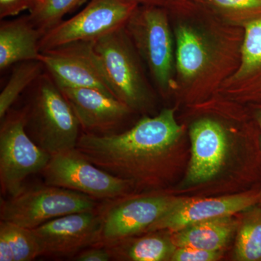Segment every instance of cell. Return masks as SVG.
<instances>
[{
  "label": "cell",
  "instance_id": "cell-1",
  "mask_svg": "<svg viewBox=\"0 0 261 261\" xmlns=\"http://www.w3.org/2000/svg\"><path fill=\"white\" fill-rule=\"evenodd\" d=\"M25 113V130L51 155L74 149L81 125L73 108L53 79L42 76Z\"/></svg>",
  "mask_w": 261,
  "mask_h": 261
},
{
  "label": "cell",
  "instance_id": "cell-2",
  "mask_svg": "<svg viewBox=\"0 0 261 261\" xmlns=\"http://www.w3.org/2000/svg\"><path fill=\"white\" fill-rule=\"evenodd\" d=\"M95 199L62 187L44 186L24 189L2 201L0 218L23 227L34 228L65 215L97 211Z\"/></svg>",
  "mask_w": 261,
  "mask_h": 261
},
{
  "label": "cell",
  "instance_id": "cell-3",
  "mask_svg": "<svg viewBox=\"0 0 261 261\" xmlns=\"http://www.w3.org/2000/svg\"><path fill=\"white\" fill-rule=\"evenodd\" d=\"M135 0H91L84 9L43 34L39 49L47 50L79 42H94L124 27L137 10Z\"/></svg>",
  "mask_w": 261,
  "mask_h": 261
},
{
  "label": "cell",
  "instance_id": "cell-4",
  "mask_svg": "<svg viewBox=\"0 0 261 261\" xmlns=\"http://www.w3.org/2000/svg\"><path fill=\"white\" fill-rule=\"evenodd\" d=\"M50 158L29 137L24 111L5 116L0 128V182L5 195L23 191L27 178L42 172Z\"/></svg>",
  "mask_w": 261,
  "mask_h": 261
},
{
  "label": "cell",
  "instance_id": "cell-5",
  "mask_svg": "<svg viewBox=\"0 0 261 261\" xmlns=\"http://www.w3.org/2000/svg\"><path fill=\"white\" fill-rule=\"evenodd\" d=\"M45 185L80 192L95 200H112L126 196L130 182L104 171L76 149L51 155L42 171Z\"/></svg>",
  "mask_w": 261,
  "mask_h": 261
},
{
  "label": "cell",
  "instance_id": "cell-6",
  "mask_svg": "<svg viewBox=\"0 0 261 261\" xmlns=\"http://www.w3.org/2000/svg\"><path fill=\"white\" fill-rule=\"evenodd\" d=\"M38 61L59 87L94 88L116 97L94 50V42L70 43L41 51Z\"/></svg>",
  "mask_w": 261,
  "mask_h": 261
},
{
  "label": "cell",
  "instance_id": "cell-7",
  "mask_svg": "<svg viewBox=\"0 0 261 261\" xmlns=\"http://www.w3.org/2000/svg\"><path fill=\"white\" fill-rule=\"evenodd\" d=\"M123 28L94 41V48L113 93L130 108H140L147 90Z\"/></svg>",
  "mask_w": 261,
  "mask_h": 261
},
{
  "label": "cell",
  "instance_id": "cell-8",
  "mask_svg": "<svg viewBox=\"0 0 261 261\" xmlns=\"http://www.w3.org/2000/svg\"><path fill=\"white\" fill-rule=\"evenodd\" d=\"M176 198L154 195L129 197L125 196L99 207L102 218L101 243H113L135 236L149 227L167 212Z\"/></svg>",
  "mask_w": 261,
  "mask_h": 261
},
{
  "label": "cell",
  "instance_id": "cell-9",
  "mask_svg": "<svg viewBox=\"0 0 261 261\" xmlns=\"http://www.w3.org/2000/svg\"><path fill=\"white\" fill-rule=\"evenodd\" d=\"M32 230L41 255L73 258L82 250L101 243L102 218L98 209L84 211L51 220Z\"/></svg>",
  "mask_w": 261,
  "mask_h": 261
},
{
  "label": "cell",
  "instance_id": "cell-10",
  "mask_svg": "<svg viewBox=\"0 0 261 261\" xmlns=\"http://www.w3.org/2000/svg\"><path fill=\"white\" fill-rule=\"evenodd\" d=\"M128 30L145 57L154 80L163 89L171 82L173 40L164 12L154 7L135 10L128 23Z\"/></svg>",
  "mask_w": 261,
  "mask_h": 261
},
{
  "label": "cell",
  "instance_id": "cell-11",
  "mask_svg": "<svg viewBox=\"0 0 261 261\" xmlns=\"http://www.w3.org/2000/svg\"><path fill=\"white\" fill-rule=\"evenodd\" d=\"M259 202V192L214 198H176L148 231L168 230L175 233L196 223L244 212Z\"/></svg>",
  "mask_w": 261,
  "mask_h": 261
},
{
  "label": "cell",
  "instance_id": "cell-12",
  "mask_svg": "<svg viewBox=\"0 0 261 261\" xmlns=\"http://www.w3.org/2000/svg\"><path fill=\"white\" fill-rule=\"evenodd\" d=\"M86 133L104 135L128 114L130 108L116 97L94 88L60 87Z\"/></svg>",
  "mask_w": 261,
  "mask_h": 261
},
{
  "label": "cell",
  "instance_id": "cell-13",
  "mask_svg": "<svg viewBox=\"0 0 261 261\" xmlns=\"http://www.w3.org/2000/svg\"><path fill=\"white\" fill-rule=\"evenodd\" d=\"M190 139L192 157L186 180L197 185L219 173L226 158L227 140L222 127L210 119L196 121L190 128Z\"/></svg>",
  "mask_w": 261,
  "mask_h": 261
},
{
  "label": "cell",
  "instance_id": "cell-14",
  "mask_svg": "<svg viewBox=\"0 0 261 261\" xmlns=\"http://www.w3.org/2000/svg\"><path fill=\"white\" fill-rule=\"evenodd\" d=\"M42 32L29 20L4 21L0 27V69L22 62L38 61Z\"/></svg>",
  "mask_w": 261,
  "mask_h": 261
},
{
  "label": "cell",
  "instance_id": "cell-15",
  "mask_svg": "<svg viewBox=\"0 0 261 261\" xmlns=\"http://www.w3.org/2000/svg\"><path fill=\"white\" fill-rule=\"evenodd\" d=\"M237 228L231 216L201 221L175 232L172 240L176 247H192L219 251Z\"/></svg>",
  "mask_w": 261,
  "mask_h": 261
},
{
  "label": "cell",
  "instance_id": "cell-16",
  "mask_svg": "<svg viewBox=\"0 0 261 261\" xmlns=\"http://www.w3.org/2000/svg\"><path fill=\"white\" fill-rule=\"evenodd\" d=\"M107 247L112 260L133 261L170 260L176 246L172 239L159 234L147 235L132 240V238L100 244Z\"/></svg>",
  "mask_w": 261,
  "mask_h": 261
},
{
  "label": "cell",
  "instance_id": "cell-17",
  "mask_svg": "<svg viewBox=\"0 0 261 261\" xmlns=\"http://www.w3.org/2000/svg\"><path fill=\"white\" fill-rule=\"evenodd\" d=\"M245 27L241 64L235 78L247 82L248 97L261 102V18L245 22Z\"/></svg>",
  "mask_w": 261,
  "mask_h": 261
},
{
  "label": "cell",
  "instance_id": "cell-18",
  "mask_svg": "<svg viewBox=\"0 0 261 261\" xmlns=\"http://www.w3.org/2000/svg\"><path fill=\"white\" fill-rule=\"evenodd\" d=\"M176 61L183 78L191 80L200 74L209 60L208 51L200 36L187 25L176 31Z\"/></svg>",
  "mask_w": 261,
  "mask_h": 261
},
{
  "label": "cell",
  "instance_id": "cell-19",
  "mask_svg": "<svg viewBox=\"0 0 261 261\" xmlns=\"http://www.w3.org/2000/svg\"><path fill=\"white\" fill-rule=\"evenodd\" d=\"M40 255V246L32 229L1 220L0 261H31Z\"/></svg>",
  "mask_w": 261,
  "mask_h": 261
},
{
  "label": "cell",
  "instance_id": "cell-20",
  "mask_svg": "<svg viewBox=\"0 0 261 261\" xmlns=\"http://www.w3.org/2000/svg\"><path fill=\"white\" fill-rule=\"evenodd\" d=\"M233 258L239 261H261V203L245 211L238 226Z\"/></svg>",
  "mask_w": 261,
  "mask_h": 261
},
{
  "label": "cell",
  "instance_id": "cell-21",
  "mask_svg": "<svg viewBox=\"0 0 261 261\" xmlns=\"http://www.w3.org/2000/svg\"><path fill=\"white\" fill-rule=\"evenodd\" d=\"M39 61H25L17 65L0 94V119L3 121L20 93L39 77L42 67Z\"/></svg>",
  "mask_w": 261,
  "mask_h": 261
},
{
  "label": "cell",
  "instance_id": "cell-22",
  "mask_svg": "<svg viewBox=\"0 0 261 261\" xmlns=\"http://www.w3.org/2000/svg\"><path fill=\"white\" fill-rule=\"evenodd\" d=\"M85 0H44L30 10L29 20L42 34L61 23L62 19Z\"/></svg>",
  "mask_w": 261,
  "mask_h": 261
},
{
  "label": "cell",
  "instance_id": "cell-23",
  "mask_svg": "<svg viewBox=\"0 0 261 261\" xmlns=\"http://www.w3.org/2000/svg\"><path fill=\"white\" fill-rule=\"evenodd\" d=\"M219 9L238 14L247 21L261 18V0H207Z\"/></svg>",
  "mask_w": 261,
  "mask_h": 261
},
{
  "label": "cell",
  "instance_id": "cell-24",
  "mask_svg": "<svg viewBox=\"0 0 261 261\" xmlns=\"http://www.w3.org/2000/svg\"><path fill=\"white\" fill-rule=\"evenodd\" d=\"M219 251H208L192 247H177L170 260L215 261L219 260Z\"/></svg>",
  "mask_w": 261,
  "mask_h": 261
},
{
  "label": "cell",
  "instance_id": "cell-25",
  "mask_svg": "<svg viewBox=\"0 0 261 261\" xmlns=\"http://www.w3.org/2000/svg\"><path fill=\"white\" fill-rule=\"evenodd\" d=\"M34 0H0V18L15 16L35 6Z\"/></svg>",
  "mask_w": 261,
  "mask_h": 261
},
{
  "label": "cell",
  "instance_id": "cell-26",
  "mask_svg": "<svg viewBox=\"0 0 261 261\" xmlns=\"http://www.w3.org/2000/svg\"><path fill=\"white\" fill-rule=\"evenodd\" d=\"M77 261H109L112 260V255L107 247L102 245H94L82 250L73 257Z\"/></svg>",
  "mask_w": 261,
  "mask_h": 261
},
{
  "label": "cell",
  "instance_id": "cell-27",
  "mask_svg": "<svg viewBox=\"0 0 261 261\" xmlns=\"http://www.w3.org/2000/svg\"><path fill=\"white\" fill-rule=\"evenodd\" d=\"M255 118L256 120L257 126H258L259 130H260V145H261V108L257 109L255 111ZM259 197H260V203H261V189L259 191Z\"/></svg>",
  "mask_w": 261,
  "mask_h": 261
},
{
  "label": "cell",
  "instance_id": "cell-28",
  "mask_svg": "<svg viewBox=\"0 0 261 261\" xmlns=\"http://www.w3.org/2000/svg\"><path fill=\"white\" fill-rule=\"evenodd\" d=\"M137 2H142V3H152V4H158V3H163L166 0H135Z\"/></svg>",
  "mask_w": 261,
  "mask_h": 261
},
{
  "label": "cell",
  "instance_id": "cell-29",
  "mask_svg": "<svg viewBox=\"0 0 261 261\" xmlns=\"http://www.w3.org/2000/svg\"><path fill=\"white\" fill-rule=\"evenodd\" d=\"M34 1L36 2V4H38V3H42L44 0H34Z\"/></svg>",
  "mask_w": 261,
  "mask_h": 261
}]
</instances>
